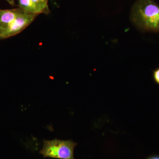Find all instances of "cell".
Here are the masks:
<instances>
[{
	"mask_svg": "<svg viewBox=\"0 0 159 159\" xmlns=\"http://www.w3.org/2000/svg\"><path fill=\"white\" fill-rule=\"evenodd\" d=\"M146 159H159V155H153L148 157Z\"/></svg>",
	"mask_w": 159,
	"mask_h": 159,
	"instance_id": "7",
	"label": "cell"
},
{
	"mask_svg": "<svg viewBox=\"0 0 159 159\" xmlns=\"http://www.w3.org/2000/svg\"><path fill=\"white\" fill-rule=\"evenodd\" d=\"M131 19L141 31L159 32V6L152 0H139L132 9Z\"/></svg>",
	"mask_w": 159,
	"mask_h": 159,
	"instance_id": "2",
	"label": "cell"
},
{
	"mask_svg": "<svg viewBox=\"0 0 159 159\" xmlns=\"http://www.w3.org/2000/svg\"><path fill=\"white\" fill-rule=\"evenodd\" d=\"M152 77L156 83L159 85V67L153 71Z\"/></svg>",
	"mask_w": 159,
	"mask_h": 159,
	"instance_id": "6",
	"label": "cell"
},
{
	"mask_svg": "<svg viewBox=\"0 0 159 159\" xmlns=\"http://www.w3.org/2000/svg\"><path fill=\"white\" fill-rule=\"evenodd\" d=\"M18 1L19 2V7L21 9H24L25 11L30 13L36 14L34 11V7L31 4V0H18Z\"/></svg>",
	"mask_w": 159,
	"mask_h": 159,
	"instance_id": "5",
	"label": "cell"
},
{
	"mask_svg": "<svg viewBox=\"0 0 159 159\" xmlns=\"http://www.w3.org/2000/svg\"><path fill=\"white\" fill-rule=\"evenodd\" d=\"M38 16L20 7L14 9H0V39H8L19 34Z\"/></svg>",
	"mask_w": 159,
	"mask_h": 159,
	"instance_id": "1",
	"label": "cell"
},
{
	"mask_svg": "<svg viewBox=\"0 0 159 159\" xmlns=\"http://www.w3.org/2000/svg\"><path fill=\"white\" fill-rule=\"evenodd\" d=\"M9 3L10 5L13 6L15 5L14 0H6Z\"/></svg>",
	"mask_w": 159,
	"mask_h": 159,
	"instance_id": "8",
	"label": "cell"
},
{
	"mask_svg": "<svg viewBox=\"0 0 159 159\" xmlns=\"http://www.w3.org/2000/svg\"><path fill=\"white\" fill-rule=\"evenodd\" d=\"M31 2L36 14H48L50 13L48 0H31Z\"/></svg>",
	"mask_w": 159,
	"mask_h": 159,
	"instance_id": "4",
	"label": "cell"
},
{
	"mask_svg": "<svg viewBox=\"0 0 159 159\" xmlns=\"http://www.w3.org/2000/svg\"><path fill=\"white\" fill-rule=\"evenodd\" d=\"M77 144L71 140H44L40 153L44 157L59 159H75L74 150Z\"/></svg>",
	"mask_w": 159,
	"mask_h": 159,
	"instance_id": "3",
	"label": "cell"
}]
</instances>
